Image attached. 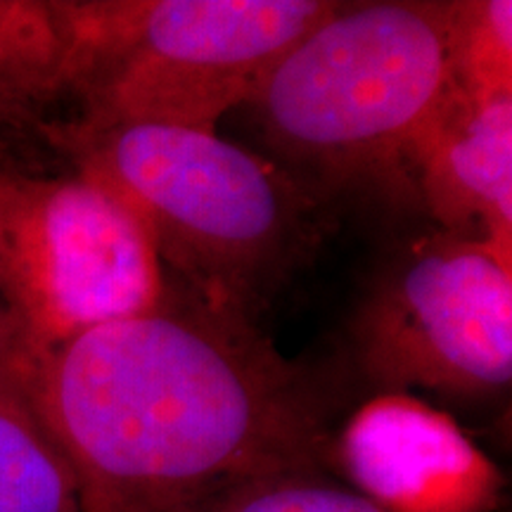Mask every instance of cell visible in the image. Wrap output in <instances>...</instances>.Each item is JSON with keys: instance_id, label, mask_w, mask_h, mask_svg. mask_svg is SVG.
Segmentation results:
<instances>
[{"instance_id": "obj_1", "label": "cell", "mask_w": 512, "mask_h": 512, "mask_svg": "<svg viewBox=\"0 0 512 512\" xmlns=\"http://www.w3.org/2000/svg\"><path fill=\"white\" fill-rule=\"evenodd\" d=\"M81 512H174L249 477L318 472L328 406L249 320L174 292L22 363Z\"/></svg>"}, {"instance_id": "obj_2", "label": "cell", "mask_w": 512, "mask_h": 512, "mask_svg": "<svg viewBox=\"0 0 512 512\" xmlns=\"http://www.w3.org/2000/svg\"><path fill=\"white\" fill-rule=\"evenodd\" d=\"M43 131L74 171L138 209L164 268L211 311L254 323L323 235V202L309 188L216 131L74 121Z\"/></svg>"}, {"instance_id": "obj_3", "label": "cell", "mask_w": 512, "mask_h": 512, "mask_svg": "<svg viewBox=\"0 0 512 512\" xmlns=\"http://www.w3.org/2000/svg\"><path fill=\"white\" fill-rule=\"evenodd\" d=\"M451 3H335L256 88L273 162L320 202L408 192V155L451 88Z\"/></svg>"}, {"instance_id": "obj_4", "label": "cell", "mask_w": 512, "mask_h": 512, "mask_svg": "<svg viewBox=\"0 0 512 512\" xmlns=\"http://www.w3.org/2000/svg\"><path fill=\"white\" fill-rule=\"evenodd\" d=\"M74 124L216 131L330 0H55Z\"/></svg>"}, {"instance_id": "obj_5", "label": "cell", "mask_w": 512, "mask_h": 512, "mask_svg": "<svg viewBox=\"0 0 512 512\" xmlns=\"http://www.w3.org/2000/svg\"><path fill=\"white\" fill-rule=\"evenodd\" d=\"M8 309L22 363L83 332L136 318L171 294L138 209L98 178L15 174L3 209Z\"/></svg>"}, {"instance_id": "obj_6", "label": "cell", "mask_w": 512, "mask_h": 512, "mask_svg": "<svg viewBox=\"0 0 512 512\" xmlns=\"http://www.w3.org/2000/svg\"><path fill=\"white\" fill-rule=\"evenodd\" d=\"M356 366L377 392L411 387L489 399L512 377V261L463 235L396 252L351 323Z\"/></svg>"}, {"instance_id": "obj_7", "label": "cell", "mask_w": 512, "mask_h": 512, "mask_svg": "<svg viewBox=\"0 0 512 512\" xmlns=\"http://www.w3.org/2000/svg\"><path fill=\"white\" fill-rule=\"evenodd\" d=\"M328 460L389 512H491L503 486L463 427L411 392H377L358 406Z\"/></svg>"}, {"instance_id": "obj_8", "label": "cell", "mask_w": 512, "mask_h": 512, "mask_svg": "<svg viewBox=\"0 0 512 512\" xmlns=\"http://www.w3.org/2000/svg\"><path fill=\"white\" fill-rule=\"evenodd\" d=\"M408 183L441 230L512 261V98L448 88L411 147Z\"/></svg>"}, {"instance_id": "obj_9", "label": "cell", "mask_w": 512, "mask_h": 512, "mask_svg": "<svg viewBox=\"0 0 512 512\" xmlns=\"http://www.w3.org/2000/svg\"><path fill=\"white\" fill-rule=\"evenodd\" d=\"M0 512H81L72 470L43 425L22 361L0 356Z\"/></svg>"}, {"instance_id": "obj_10", "label": "cell", "mask_w": 512, "mask_h": 512, "mask_svg": "<svg viewBox=\"0 0 512 512\" xmlns=\"http://www.w3.org/2000/svg\"><path fill=\"white\" fill-rule=\"evenodd\" d=\"M67 98V46L55 0H0V119Z\"/></svg>"}, {"instance_id": "obj_11", "label": "cell", "mask_w": 512, "mask_h": 512, "mask_svg": "<svg viewBox=\"0 0 512 512\" xmlns=\"http://www.w3.org/2000/svg\"><path fill=\"white\" fill-rule=\"evenodd\" d=\"M448 69H451V86L465 98H512L510 0L451 3Z\"/></svg>"}, {"instance_id": "obj_12", "label": "cell", "mask_w": 512, "mask_h": 512, "mask_svg": "<svg viewBox=\"0 0 512 512\" xmlns=\"http://www.w3.org/2000/svg\"><path fill=\"white\" fill-rule=\"evenodd\" d=\"M174 512H389L318 472L249 477L209 491Z\"/></svg>"}, {"instance_id": "obj_13", "label": "cell", "mask_w": 512, "mask_h": 512, "mask_svg": "<svg viewBox=\"0 0 512 512\" xmlns=\"http://www.w3.org/2000/svg\"><path fill=\"white\" fill-rule=\"evenodd\" d=\"M17 171L12 169L8 157H5V145L0 140V299L8 306V287H10V266H8V247H5V235H3V209H5V197H8L10 183L15 178Z\"/></svg>"}]
</instances>
